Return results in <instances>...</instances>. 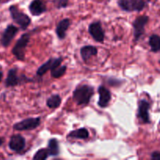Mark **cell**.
Segmentation results:
<instances>
[{"instance_id": "cell-1", "label": "cell", "mask_w": 160, "mask_h": 160, "mask_svg": "<svg viewBox=\"0 0 160 160\" xmlns=\"http://www.w3.org/2000/svg\"><path fill=\"white\" fill-rule=\"evenodd\" d=\"M94 95L93 87L88 84L78 86L73 93V99L79 106H86Z\"/></svg>"}, {"instance_id": "cell-2", "label": "cell", "mask_w": 160, "mask_h": 160, "mask_svg": "<svg viewBox=\"0 0 160 160\" xmlns=\"http://www.w3.org/2000/svg\"><path fill=\"white\" fill-rule=\"evenodd\" d=\"M30 39H31V34L29 33H25L22 34L21 37L17 40L12 49V53L15 56L16 59L20 61L24 60L25 51L30 42Z\"/></svg>"}, {"instance_id": "cell-3", "label": "cell", "mask_w": 160, "mask_h": 160, "mask_svg": "<svg viewBox=\"0 0 160 160\" xmlns=\"http://www.w3.org/2000/svg\"><path fill=\"white\" fill-rule=\"evenodd\" d=\"M9 10L12 20L17 23L22 30H26L29 27L31 22V18L26 13L21 12L17 6L15 5L10 6Z\"/></svg>"}, {"instance_id": "cell-4", "label": "cell", "mask_w": 160, "mask_h": 160, "mask_svg": "<svg viewBox=\"0 0 160 160\" xmlns=\"http://www.w3.org/2000/svg\"><path fill=\"white\" fill-rule=\"evenodd\" d=\"M33 80L31 78H27L25 75H20L19 76L17 73V68H12L8 71L7 78L5 81V85L6 88L15 87L17 85L25 84L28 82H33Z\"/></svg>"}, {"instance_id": "cell-5", "label": "cell", "mask_w": 160, "mask_h": 160, "mask_svg": "<svg viewBox=\"0 0 160 160\" xmlns=\"http://www.w3.org/2000/svg\"><path fill=\"white\" fill-rule=\"evenodd\" d=\"M118 6L125 12H140L146 6L145 0H118Z\"/></svg>"}, {"instance_id": "cell-6", "label": "cell", "mask_w": 160, "mask_h": 160, "mask_svg": "<svg viewBox=\"0 0 160 160\" xmlns=\"http://www.w3.org/2000/svg\"><path fill=\"white\" fill-rule=\"evenodd\" d=\"M148 16L142 15L138 17L133 22V28H134V42H137L142 36L145 34V28L148 23Z\"/></svg>"}, {"instance_id": "cell-7", "label": "cell", "mask_w": 160, "mask_h": 160, "mask_svg": "<svg viewBox=\"0 0 160 160\" xmlns=\"http://www.w3.org/2000/svg\"><path fill=\"white\" fill-rule=\"evenodd\" d=\"M41 123L40 117L28 118L16 123L13 125V129L16 131H32L39 127Z\"/></svg>"}, {"instance_id": "cell-8", "label": "cell", "mask_w": 160, "mask_h": 160, "mask_svg": "<svg viewBox=\"0 0 160 160\" xmlns=\"http://www.w3.org/2000/svg\"><path fill=\"white\" fill-rule=\"evenodd\" d=\"M19 28L17 27H16L13 24H9L8 25L6 28V29L4 30L3 33L2 34L1 37V42L2 45L5 48L9 46L10 45L11 42L12 41V39L14 38V37L16 36V34L18 33Z\"/></svg>"}, {"instance_id": "cell-9", "label": "cell", "mask_w": 160, "mask_h": 160, "mask_svg": "<svg viewBox=\"0 0 160 160\" xmlns=\"http://www.w3.org/2000/svg\"><path fill=\"white\" fill-rule=\"evenodd\" d=\"M88 32L95 42H100V43H102L104 42L105 31H103L100 21H96L91 23L88 27Z\"/></svg>"}, {"instance_id": "cell-10", "label": "cell", "mask_w": 160, "mask_h": 160, "mask_svg": "<svg viewBox=\"0 0 160 160\" xmlns=\"http://www.w3.org/2000/svg\"><path fill=\"white\" fill-rule=\"evenodd\" d=\"M150 103L147 100L142 99L138 102V117L144 123H150L149 117Z\"/></svg>"}, {"instance_id": "cell-11", "label": "cell", "mask_w": 160, "mask_h": 160, "mask_svg": "<svg viewBox=\"0 0 160 160\" xmlns=\"http://www.w3.org/2000/svg\"><path fill=\"white\" fill-rule=\"evenodd\" d=\"M62 62V58H51L48 59L47 62L42 64V66L39 67V68L37 70V75L39 77H42L45 75L48 70H51L54 69L55 67L61 65Z\"/></svg>"}, {"instance_id": "cell-12", "label": "cell", "mask_w": 160, "mask_h": 160, "mask_svg": "<svg viewBox=\"0 0 160 160\" xmlns=\"http://www.w3.org/2000/svg\"><path fill=\"white\" fill-rule=\"evenodd\" d=\"M26 146L25 138L20 134H14L10 138L9 142V148L15 152L20 153L24 149Z\"/></svg>"}, {"instance_id": "cell-13", "label": "cell", "mask_w": 160, "mask_h": 160, "mask_svg": "<svg viewBox=\"0 0 160 160\" xmlns=\"http://www.w3.org/2000/svg\"><path fill=\"white\" fill-rule=\"evenodd\" d=\"M29 10L33 16L38 17L42 15L47 10L45 0H33L29 5Z\"/></svg>"}, {"instance_id": "cell-14", "label": "cell", "mask_w": 160, "mask_h": 160, "mask_svg": "<svg viewBox=\"0 0 160 160\" xmlns=\"http://www.w3.org/2000/svg\"><path fill=\"white\" fill-rule=\"evenodd\" d=\"M98 95H99V99L98 101V105L101 108H105L109 105V102L111 101V92L109 89L106 88L105 86H99L98 89Z\"/></svg>"}, {"instance_id": "cell-15", "label": "cell", "mask_w": 160, "mask_h": 160, "mask_svg": "<svg viewBox=\"0 0 160 160\" xmlns=\"http://www.w3.org/2000/svg\"><path fill=\"white\" fill-rule=\"evenodd\" d=\"M70 26V20L68 18L60 20L56 28V33L59 39H64L66 38V33Z\"/></svg>"}, {"instance_id": "cell-16", "label": "cell", "mask_w": 160, "mask_h": 160, "mask_svg": "<svg viewBox=\"0 0 160 160\" xmlns=\"http://www.w3.org/2000/svg\"><path fill=\"white\" fill-rule=\"evenodd\" d=\"M81 56L84 62H87L91 57L98 54V49L93 45H85L81 48Z\"/></svg>"}, {"instance_id": "cell-17", "label": "cell", "mask_w": 160, "mask_h": 160, "mask_svg": "<svg viewBox=\"0 0 160 160\" xmlns=\"http://www.w3.org/2000/svg\"><path fill=\"white\" fill-rule=\"evenodd\" d=\"M89 137V132L87 128H82L80 129L72 131L70 134L67 135V138L76 139H87Z\"/></svg>"}, {"instance_id": "cell-18", "label": "cell", "mask_w": 160, "mask_h": 160, "mask_svg": "<svg viewBox=\"0 0 160 160\" xmlns=\"http://www.w3.org/2000/svg\"><path fill=\"white\" fill-rule=\"evenodd\" d=\"M47 150L48 156H56L59 154V146L57 139L52 138L48 141Z\"/></svg>"}, {"instance_id": "cell-19", "label": "cell", "mask_w": 160, "mask_h": 160, "mask_svg": "<svg viewBox=\"0 0 160 160\" xmlns=\"http://www.w3.org/2000/svg\"><path fill=\"white\" fill-rule=\"evenodd\" d=\"M151 50L153 52H158L160 51V36L158 34H152L150 36L148 41Z\"/></svg>"}, {"instance_id": "cell-20", "label": "cell", "mask_w": 160, "mask_h": 160, "mask_svg": "<svg viewBox=\"0 0 160 160\" xmlns=\"http://www.w3.org/2000/svg\"><path fill=\"white\" fill-rule=\"evenodd\" d=\"M62 102V98L59 95H53L46 100V106L50 109H56L59 107Z\"/></svg>"}, {"instance_id": "cell-21", "label": "cell", "mask_w": 160, "mask_h": 160, "mask_svg": "<svg viewBox=\"0 0 160 160\" xmlns=\"http://www.w3.org/2000/svg\"><path fill=\"white\" fill-rule=\"evenodd\" d=\"M67 71V66H58L54 69L51 70V75L53 78H59L65 74Z\"/></svg>"}, {"instance_id": "cell-22", "label": "cell", "mask_w": 160, "mask_h": 160, "mask_svg": "<svg viewBox=\"0 0 160 160\" xmlns=\"http://www.w3.org/2000/svg\"><path fill=\"white\" fill-rule=\"evenodd\" d=\"M48 157V153L47 148H42L39 149L33 156L34 160H45Z\"/></svg>"}, {"instance_id": "cell-23", "label": "cell", "mask_w": 160, "mask_h": 160, "mask_svg": "<svg viewBox=\"0 0 160 160\" xmlns=\"http://www.w3.org/2000/svg\"><path fill=\"white\" fill-rule=\"evenodd\" d=\"M68 0H56V6L58 9L65 8L68 6Z\"/></svg>"}, {"instance_id": "cell-24", "label": "cell", "mask_w": 160, "mask_h": 160, "mask_svg": "<svg viewBox=\"0 0 160 160\" xmlns=\"http://www.w3.org/2000/svg\"><path fill=\"white\" fill-rule=\"evenodd\" d=\"M151 158L152 159H154V160H160V152L159 151L153 152L151 155Z\"/></svg>"}, {"instance_id": "cell-25", "label": "cell", "mask_w": 160, "mask_h": 160, "mask_svg": "<svg viewBox=\"0 0 160 160\" xmlns=\"http://www.w3.org/2000/svg\"><path fill=\"white\" fill-rule=\"evenodd\" d=\"M3 143H4V138L0 137V146H2L3 145Z\"/></svg>"}, {"instance_id": "cell-26", "label": "cell", "mask_w": 160, "mask_h": 160, "mask_svg": "<svg viewBox=\"0 0 160 160\" xmlns=\"http://www.w3.org/2000/svg\"><path fill=\"white\" fill-rule=\"evenodd\" d=\"M2 77H3L2 72L0 71V82H1V81H2Z\"/></svg>"}, {"instance_id": "cell-27", "label": "cell", "mask_w": 160, "mask_h": 160, "mask_svg": "<svg viewBox=\"0 0 160 160\" xmlns=\"http://www.w3.org/2000/svg\"><path fill=\"white\" fill-rule=\"evenodd\" d=\"M159 123H160V122H159Z\"/></svg>"}, {"instance_id": "cell-28", "label": "cell", "mask_w": 160, "mask_h": 160, "mask_svg": "<svg viewBox=\"0 0 160 160\" xmlns=\"http://www.w3.org/2000/svg\"><path fill=\"white\" fill-rule=\"evenodd\" d=\"M0 1H1V0H0Z\"/></svg>"}]
</instances>
